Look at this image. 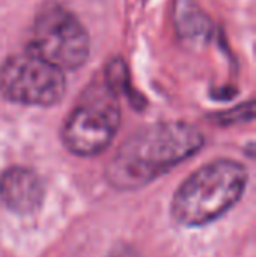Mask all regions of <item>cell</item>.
Here are the masks:
<instances>
[{
  "label": "cell",
  "instance_id": "cell-1",
  "mask_svg": "<svg viewBox=\"0 0 256 257\" xmlns=\"http://www.w3.org/2000/svg\"><path fill=\"white\" fill-rule=\"evenodd\" d=\"M204 146V135L181 121L156 122L135 132L120 146L107 165L106 177L113 187L133 191L163 175Z\"/></svg>",
  "mask_w": 256,
  "mask_h": 257
},
{
  "label": "cell",
  "instance_id": "cell-6",
  "mask_svg": "<svg viewBox=\"0 0 256 257\" xmlns=\"http://www.w3.org/2000/svg\"><path fill=\"white\" fill-rule=\"evenodd\" d=\"M0 198L16 213H32L44 201V184L35 172L14 166L0 177Z\"/></svg>",
  "mask_w": 256,
  "mask_h": 257
},
{
  "label": "cell",
  "instance_id": "cell-5",
  "mask_svg": "<svg viewBox=\"0 0 256 257\" xmlns=\"http://www.w3.org/2000/svg\"><path fill=\"white\" fill-rule=\"evenodd\" d=\"M0 93L11 102L49 107L65 93L63 70L30 51L14 54L0 67Z\"/></svg>",
  "mask_w": 256,
  "mask_h": 257
},
{
  "label": "cell",
  "instance_id": "cell-4",
  "mask_svg": "<svg viewBox=\"0 0 256 257\" xmlns=\"http://www.w3.org/2000/svg\"><path fill=\"white\" fill-rule=\"evenodd\" d=\"M28 51L60 70H74L84 65L90 54L88 32L70 11L49 4L35 18Z\"/></svg>",
  "mask_w": 256,
  "mask_h": 257
},
{
  "label": "cell",
  "instance_id": "cell-2",
  "mask_svg": "<svg viewBox=\"0 0 256 257\" xmlns=\"http://www.w3.org/2000/svg\"><path fill=\"white\" fill-rule=\"evenodd\" d=\"M247 170L232 159H216L198 168L181 184L172 198L176 222L198 227L219 219L242 198Z\"/></svg>",
  "mask_w": 256,
  "mask_h": 257
},
{
  "label": "cell",
  "instance_id": "cell-3",
  "mask_svg": "<svg viewBox=\"0 0 256 257\" xmlns=\"http://www.w3.org/2000/svg\"><path fill=\"white\" fill-rule=\"evenodd\" d=\"M118 91L109 84L93 82L84 89L62 130L63 144L77 156H97L111 146L120 128Z\"/></svg>",
  "mask_w": 256,
  "mask_h": 257
},
{
  "label": "cell",
  "instance_id": "cell-7",
  "mask_svg": "<svg viewBox=\"0 0 256 257\" xmlns=\"http://www.w3.org/2000/svg\"><path fill=\"white\" fill-rule=\"evenodd\" d=\"M107 257H144L140 252H137L135 248L132 247H121V248H116L113 250Z\"/></svg>",
  "mask_w": 256,
  "mask_h": 257
}]
</instances>
